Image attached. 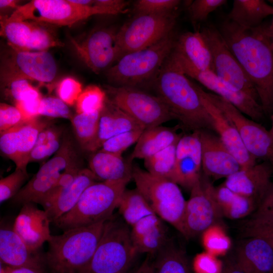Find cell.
Returning <instances> with one entry per match:
<instances>
[{
	"instance_id": "obj_1",
	"label": "cell",
	"mask_w": 273,
	"mask_h": 273,
	"mask_svg": "<svg viewBox=\"0 0 273 273\" xmlns=\"http://www.w3.org/2000/svg\"><path fill=\"white\" fill-rule=\"evenodd\" d=\"M258 95L266 116L273 115V51L268 26H240L226 18L217 28Z\"/></svg>"
},
{
	"instance_id": "obj_2",
	"label": "cell",
	"mask_w": 273,
	"mask_h": 273,
	"mask_svg": "<svg viewBox=\"0 0 273 273\" xmlns=\"http://www.w3.org/2000/svg\"><path fill=\"white\" fill-rule=\"evenodd\" d=\"M154 88L185 130L215 132L195 83L181 71L170 55L153 81Z\"/></svg>"
},
{
	"instance_id": "obj_3",
	"label": "cell",
	"mask_w": 273,
	"mask_h": 273,
	"mask_svg": "<svg viewBox=\"0 0 273 273\" xmlns=\"http://www.w3.org/2000/svg\"><path fill=\"white\" fill-rule=\"evenodd\" d=\"M105 221L52 235L45 254L46 268L50 273H90Z\"/></svg>"
},
{
	"instance_id": "obj_4",
	"label": "cell",
	"mask_w": 273,
	"mask_h": 273,
	"mask_svg": "<svg viewBox=\"0 0 273 273\" xmlns=\"http://www.w3.org/2000/svg\"><path fill=\"white\" fill-rule=\"evenodd\" d=\"M128 182H95L82 193L75 206L54 223L63 231L106 221L118 208Z\"/></svg>"
},
{
	"instance_id": "obj_5",
	"label": "cell",
	"mask_w": 273,
	"mask_h": 273,
	"mask_svg": "<svg viewBox=\"0 0 273 273\" xmlns=\"http://www.w3.org/2000/svg\"><path fill=\"white\" fill-rule=\"evenodd\" d=\"M174 31L152 46L122 56L108 68V80L116 86L134 87L155 78L174 49Z\"/></svg>"
},
{
	"instance_id": "obj_6",
	"label": "cell",
	"mask_w": 273,
	"mask_h": 273,
	"mask_svg": "<svg viewBox=\"0 0 273 273\" xmlns=\"http://www.w3.org/2000/svg\"><path fill=\"white\" fill-rule=\"evenodd\" d=\"M132 178L136 189L157 216L184 236L187 201L178 185L154 176L137 166L132 168Z\"/></svg>"
},
{
	"instance_id": "obj_7",
	"label": "cell",
	"mask_w": 273,
	"mask_h": 273,
	"mask_svg": "<svg viewBox=\"0 0 273 273\" xmlns=\"http://www.w3.org/2000/svg\"><path fill=\"white\" fill-rule=\"evenodd\" d=\"M136 254L127 225L112 216L105 221L90 273H126Z\"/></svg>"
},
{
	"instance_id": "obj_8",
	"label": "cell",
	"mask_w": 273,
	"mask_h": 273,
	"mask_svg": "<svg viewBox=\"0 0 273 273\" xmlns=\"http://www.w3.org/2000/svg\"><path fill=\"white\" fill-rule=\"evenodd\" d=\"M177 14L176 10L136 14L117 32L116 41L121 57L149 47L173 32Z\"/></svg>"
},
{
	"instance_id": "obj_9",
	"label": "cell",
	"mask_w": 273,
	"mask_h": 273,
	"mask_svg": "<svg viewBox=\"0 0 273 273\" xmlns=\"http://www.w3.org/2000/svg\"><path fill=\"white\" fill-rule=\"evenodd\" d=\"M106 89L109 100L145 129L176 119L168 107L157 96L131 86L107 85Z\"/></svg>"
},
{
	"instance_id": "obj_10",
	"label": "cell",
	"mask_w": 273,
	"mask_h": 273,
	"mask_svg": "<svg viewBox=\"0 0 273 273\" xmlns=\"http://www.w3.org/2000/svg\"><path fill=\"white\" fill-rule=\"evenodd\" d=\"M1 84L16 79L50 84L56 78L57 66L48 51H17L10 48L1 57Z\"/></svg>"
},
{
	"instance_id": "obj_11",
	"label": "cell",
	"mask_w": 273,
	"mask_h": 273,
	"mask_svg": "<svg viewBox=\"0 0 273 273\" xmlns=\"http://www.w3.org/2000/svg\"><path fill=\"white\" fill-rule=\"evenodd\" d=\"M98 14L95 7H82L70 0H32L19 6L9 17H1V20L6 22L31 20L71 26L77 22Z\"/></svg>"
},
{
	"instance_id": "obj_12",
	"label": "cell",
	"mask_w": 273,
	"mask_h": 273,
	"mask_svg": "<svg viewBox=\"0 0 273 273\" xmlns=\"http://www.w3.org/2000/svg\"><path fill=\"white\" fill-rule=\"evenodd\" d=\"M208 99L232 121L249 153L273 165V137L261 123L246 116L221 97L206 92Z\"/></svg>"
},
{
	"instance_id": "obj_13",
	"label": "cell",
	"mask_w": 273,
	"mask_h": 273,
	"mask_svg": "<svg viewBox=\"0 0 273 273\" xmlns=\"http://www.w3.org/2000/svg\"><path fill=\"white\" fill-rule=\"evenodd\" d=\"M170 56L181 71L234 106L244 115L260 123L265 116L259 102L244 93L210 71H201L176 53Z\"/></svg>"
},
{
	"instance_id": "obj_14",
	"label": "cell",
	"mask_w": 273,
	"mask_h": 273,
	"mask_svg": "<svg viewBox=\"0 0 273 273\" xmlns=\"http://www.w3.org/2000/svg\"><path fill=\"white\" fill-rule=\"evenodd\" d=\"M214 187L210 178L202 173L190 191L184 219L186 238L202 234L210 226L219 224L223 216L215 197Z\"/></svg>"
},
{
	"instance_id": "obj_15",
	"label": "cell",
	"mask_w": 273,
	"mask_h": 273,
	"mask_svg": "<svg viewBox=\"0 0 273 273\" xmlns=\"http://www.w3.org/2000/svg\"><path fill=\"white\" fill-rule=\"evenodd\" d=\"M200 32L211 54L215 74L236 89L260 102L251 81L230 51L217 27L209 25L203 27Z\"/></svg>"
},
{
	"instance_id": "obj_16",
	"label": "cell",
	"mask_w": 273,
	"mask_h": 273,
	"mask_svg": "<svg viewBox=\"0 0 273 273\" xmlns=\"http://www.w3.org/2000/svg\"><path fill=\"white\" fill-rule=\"evenodd\" d=\"M71 142L65 140L59 150L43 164L30 180L12 198L15 204H39L54 187L62 173L75 162V153Z\"/></svg>"
},
{
	"instance_id": "obj_17",
	"label": "cell",
	"mask_w": 273,
	"mask_h": 273,
	"mask_svg": "<svg viewBox=\"0 0 273 273\" xmlns=\"http://www.w3.org/2000/svg\"><path fill=\"white\" fill-rule=\"evenodd\" d=\"M117 32L112 28H99L81 40L71 38L70 41L85 65L98 74L121 58L116 41Z\"/></svg>"
},
{
	"instance_id": "obj_18",
	"label": "cell",
	"mask_w": 273,
	"mask_h": 273,
	"mask_svg": "<svg viewBox=\"0 0 273 273\" xmlns=\"http://www.w3.org/2000/svg\"><path fill=\"white\" fill-rule=\"evenodd\" d=\"M31 20L6 22L1 20V35L10 48L17 51H48L63 44L56 34L42 25Z\"/></svg>"
},
{
	"instance_id": "obj_19",
	"label": "cell",
	"mask_w": 273,
	"mask_h": 273,
	"mask_svg": "<svg viewBox=\"0 0 273 273\" xmlns=\"http://www.w3.org/2000/svg\"><path fill=\"white\" fill-rule=\"evenodd\" d=\"M201 143L202 171L214 179L227 178L241 169L235 158L213 131H199Z\"/></svg>"
},
{
	"instance_id": "obj_20",
	"label": "cell",
	"mask_w": 273,
	"mask_h": 273,
	"mask_svg": "<svg viewBox=\"0 0 273 273\" xmlns=\"http://www.w3.org/2000/svg\"><path fill=\"white\" fill-rule=\"evenodd\" d=\"M202 103L210 116L215 133L239 162L241 169L255 165L256 159L246 149L239 133L232 121L207 97L206 92L195 83Z\"/></svg>"
},
{
	"instance_id": "obj_21",
	"label": "cell",
	"mask_w": 273,
	"mask_h": 273,
	"mask_svg": "<svg viewBox=\"0 0 273 273\" xmlns=\"http://www.w3.org/2000/svg\"><path fill=\"white\" fill-rule=\"evenodd\" d=\"M272 164L268 161L241 169L226 178L223 184L232 191L254 201L258 207L272 181Z\"/></svg>"
},
{
	"instance_id": "obj_22",
	"label": "cell",
	"mask_w": 273,
	"mask_h": 273,
	"mask_svg": "<svg viewBox=\"0 0 273 273\" xmlns=\"http://www.w3.org/2000/svg\"><path fill=\"white\" fill-rule=\"evenodd\" d=\"M176 184L191 190L202 172V151L199 131L183 134L176 149Z\"/></svg>"
},
{
	"instance_id": "obj_23",
	"label": "cell",
	"mask_w": 273,
	"mask_h": 273,
	"mask_svg": "<svg viewBox=\"0 0 273 273\" xmlns=\"http://www.w3.org/2000/svg\"><path fill=\"white\" fill-rule=\"evenodd\" d=\"M1 264L10 267H29L45 272V254L29 248L12 228L0 230Z\"/></svg>"
},
{
	"instance_id": "obj_24",
	"label": "cell",
	"mask_w": 273,
	"mask_h": 273,
	"mask_svg": "<svg viewBox=\"0 0 273 273\" xmlns=\"http://www.w3.org/2000/svg\"><path fill=\"white\" fill-rule=\"evenodd\" d=\"M117 208L126 224L131 227V239L146 234L162 222L136 189L125 191Z\"/></svg>"
},
{
	"instance_id": "obj_25",
	"label": "cell",
	"mask_w": 273,
	"mask_h": 273,
	"mask_svg": "<svg viewBox=\"0 0 273 273\" xmlns=\"http://www.w3.org/2000/svg\"><path fill=\"white\" fill-rule=\"evenodd\" d=\"M51 222L44 210L38 208L34 203H27L22 205L13 229L29 248L38 251L52 236Z\"/></svg>"
},
{
	"instance_id": "obj_26",
	"label": "cell",
	"mask_w": 273,
	"mask_h": 273,
	"mask_svg": "<svg viewBox=\"0 0 273 273\" xmlns=\"http://www.w3.org/2000/svg\"><path fill=\"white\" fill-rule=\"evenodd\" d=\"M139 129H145L129 115L113 104L107 97L101 111L97 136L89 151L98 150L105 142L115 135Z\"/></svg>"
},
{
	"instance_id": "obj_27",
	"label": "cell",
	"mask_w": 273,
	"mask_h": 273,
	"mask_svg": "<svg viewBox=\"0 0 273 273\" xmlns=\"http://www.w3.org/2000/svg\"><path fill=\"white\" fill-rule=\"evenodd\" d=\"M246 238L237 250V263L246 273H273V247L259 237Z\"/></svg>"
},
{
	"instance_id": "obj_28",
	"label": "cell",
	"mask_w": 273,
	"mask_h": 273,
	"mask_svg": "<svg viewBox=\"0 0 273 273\" xmlns=\"http://www.w3.org/2000/svg\"><path fill=\"white\" fill-rule=\"evenodd\" d=\"M98 178L89 169H82L74 181L60 191L44 208L51 222L54 223L70 211L77 204L85 189Z\"/></svg>"
},
{
	"instance_id": "obj_29",
	"label": "cell",
	"mask_w": 273,
	"mask_h": 273,
	"mask_svg": "<svg viewBox=\"0 0 273 273\" xmlns=\"http://www.w3.org/2000/svg\"><path fill=\"white\" fill-rule=\"evenodd\" d=\"M173 50L197 69L215 73L211 54L200 31H188L179 35Z\"/></svg>"
},
{
	"instance_id": "obj_30",
	"label": "cell",
	"mask_w": 273,
	"mask_h": 273,
	"mask_svg": "<svg viewBox=\"0 0 273 273\" xmlns=\"http://www.w3.org/2000/svg\"><path fill=\"white\" fill-rule=\"evenodd\" d=\"M129 160L121 155L99 150L89 160V169L103 181H126L132 178V167Z\"/></svg>"
},
{
	"instance_id": "obj_31",
	"label": "cell",
	"mask_w": 273,
	"mask_h": 273,
	"mask_svg": "<svg viewBox=\"0 0 273 273\" xmlns=\"http://www.w3.org/2000/svg\"><path fill=\"white\" fill-rule=\"evenodd\" d=\"M183 134L177 133L173 127L160 125L146 129L137 141L129 160L149 158L177 142Z\"/></svg>"
},
{
	"instance_id": "obj_32",
	"label": "cell",
	"mask_w": 273,
	"mask_h": 273,
	"mask_svg": "<svg viewBox=\"0 0 273 273\" xmlns=\"http://www.w3.org/2000/svg\"><path fill=\"white\" fill-rule=\"evenodd\" d=\"M273 15V7L262 0H234L226 18L241 27H257L263 20Z\"/></svg>"
},
{
	"instance_id": "obj_33",
	"label": "cell",
	"mask_w": 273,
	"mask_h": 273,
	"mask_svg": "<svg viewBox=\"0 0 273 273\" xmlns=\"http://www.w3.org/2000/svg\"><path fill=\"white\" fill-rule=\"evenodd\" d=\"M214 194L223 217L231 219L252 215L258 207L254 201L232 191L223 183L214 187Z\"/></svg>"
},
{
	"instance_id": "obj_34",
	"label": "cell",
	"mask_w": 273,
	"mask_h": 273,
	"mask_svg": "<svg viewBox=\"0 0 273 273\" xmlns=\"http://www.w3.org/2000/svg\"><path fill=\"white\" fill-rule=\"evenodd\" d=\"M49 126L47 121L40 120L38 117L18 126L15 138L17 150L16 168L27 171L28 157L35 146L38 135Z\"/></svg>"
},
{
	"instance_id": "obj_35",
	"label": "cell",
	"mask_w": 273,
	"mask_h": 273,
	"mask_svg": "<svg viewBox=\"0 0 273 273\" xmlns=\"http://www.w3.org/2000/svg\"><path fill=\"white\" fill-rule=\"evenodd\" d=\"M177 142L144 159L147 171L154 176L176 184L175 164Z\"/></svg>"
},
{
	"instance_id": "obj_36",
	"label": "cell",
	"mask_w": 273,
	"mask_h": 273,
	"mask_svg": "<svg viewBox=\"0 0 273 273\" xmlns=\"http://www.w3.org/2000/svg\"><path fill=\"white\" fill-rule=\"evenodd\" d=\"M153 264L154 273H192L185 253L172 244H166Z\"/></svg>"
},
{
	"instance_id": "obj_37",
	"label": "cell",
	"mask_w": 273,
	"mask_h": 273,
	"mask_svg": "<svg viewBox=\"0 0 273 273\" xmlns=\"http://www.w3.org/2000/svg\"><path fill=\"white\" fill-rule=\"evenodd\" d=\"M101 111L76 113L70 121L82 149L89 151L98 132Z\"/></svg>"
},
{
	"instance_id": "obj_38",
	"label": "cell",
	"mask_w": 273,
	"mask_h": 273,
	"mask_svg": "<svg viewBox=\"0 0 273 273\" xmlns=\"http://www.w3.org/2000/svg\"><path fill=\"white\" fill-rule=\"evenodd\" d=\"M132 240L137 253L153 254L159 252L166 245V231L161 222L148 232Z\"/></svg>"
},
{
	"instance_id": "obj_39",
	"label": "cell",
	"mask_w": 273,
	"mask_h": 273,
	"mask_svg": "<svg viewBox=\"0 0 273 273\" xmlns=\"http://www.w3.org/2000/svg\"><path fill=\"white\" fill-rule=\"evenodd\" d=\"M202 242L205 251L216 256L223 255L230 250L231 241L220 225H213L202 234Z\"/></svg>"
},
{
	"instance_id": "obj_40",
	"label": "cell",
	"mask_w": 273,
	"mask_h": 273,
	"mask_svg": "<svg viewBox=\"0 0 273 273\" xmlns=\"http://www.w3.org/2000/svg\"><path fill=\"white\" fill-rule=\"evenodd\" d=\"M107 97L106 93L96 85L83 89L76 102L77 113H89L101 110Z\"/></svg>"
},
{
	"instance_id": "obj_41",
	"label": "cell",
	"mask_w": 273,
	"mask_h": 273,
	"mask_svg": "<svg viewBox=\"0 0 273 273\" xmlns=\"http://www.w3.org/2000/svg\"><path fill=\"white\" fill-rule=\"evenodd\" d=\"M6 96L15 103L18 101L41 98L38 89L26 79H16L2 84Z\"/></svg>"
},
{
	"instance_id": "obj_42",
	"label": "cell",
	"mask_w": 273,
	"mask_h": 273,
	"mask_svg": "<svg viewBox=\"0 0 273 273\" xmlns=\"http://www.w3.org/2000/svg\"><path fill=\"white\" fill-rule=\"evenodd\" d=\"M145 130L144 129L132 130L115 135L105 142L99 150L121 155L123 151L137 142Z\"/></svg>"
},
{
	"instance_id": "obj_43",
	"label": "cell",
	"mask_w": 273,
	"mask_h": 273,
	"mask_svg": "<svg viewBox=\"0 0 273 273\" xmlns=\"http://www.w3.org/2000/svg\"><path fill=\"white\" fill-rule=\"evenodd\" d=\"M27 171L16 168L14 171L0 180V202L13 198L28 178Z\"/></svg>"
},
{
	"instance_id": "obj_44",
	"label": "cell",
	"mask_w": 273,
	"mask_h": 273,
	"mask_svg": "<svg viewBox=\"0 0 273 273\" xmlns=\"http://www.w3.org/2000/svg\"><path fill=\"white\" fill-rule=\"evenodd\" d=\"M225 0H195L190 1L188 11L191 22L195 24L206 20L209 14L226 4Z\"/></svg>"
},
{
	"instance_id": "obj_45",
	"label": "cell",
	"mask_w": 273,
	"mask_h": 273,
	"mask_svg": "<svg viewBox=\"0 0 273 273\" xmlns=\"http://www.w3.org/2000/svg\"><path fill=\"white\" fill-rule=\"evenodd\" d=\"M38 114L39 116L65 118L70 120L73 116L67 104L59 98L53 96L41 98Z\"/></svg>"
},
{
	"instance_id": "obj_46",
	"label": "cell",
	"mask_w": 273,
	"mask_h": 273,
	"mask_svg": "<svg viewBox=\"0 0 273 273\" xmlns=\"http://www.w3.org/2000/svg\"><path fill=\"white\" fill-rule=\"evenodd\" d=\"M179 0H138L134 4L136 14H158L176 10Z\"/></svg>"
},
{
	"instance_id": "obj_47",
	"label": "cell",
	"mask_w": 273,
	"mask_h": 273,
	"mask_svg": "<svg viewBox=\"0 0 273 273\" xmlns=\"http://www.w3.org/2000/svg\"><path fill=\"white\" fill-rule=\"evenodd\" d=\"M195 273H222L223 266L217 256L206 251L197 254L193 261Z\"/></svg>"
},
{
	"instance_id": "obj_48",
	"label": "cell",
	"mask_w": 273,
	"mask_h": 273,
	"mask_svg": "<svg viewBox=\"0 0 273 273\" xmlns=\"http://www.w3.org/2000/svg\"><path fill=\"white\" fill-rule=\"evenodd\" d=\"M82 91L81 83L71 77L62 79L57 87L59 98L68 105H73L76 103Z\"/></svg>"
},
{
	"instance_id": "obj_49",
	"label": "cell",
	"mask_w": 273,
	"mask_h": 273,
	"mask_svg": "<svg viewBox=\"0 0 273 273\" xmlns=\"http://www.w3.org/2000/svg\"><path fill=\"white\" fill-rule=\"evenodd\" d=\"M28 121L15 106L0 104V133Z\"/></svg>"
},
{
	"instance_id": "obj_50",
	"label": "cell",
	"mask_w": 273,
	"mask_h": 273,
	"mask_svg": "<svg viewBox=\"0 0 273 273\" xmlns=\"http://www.w3.org/2000/svg\"><path fill=\"white\" fill-rule=\"evenodd\" d=\"M245 238L256 237L262 238L273 247V221L259 222L249 219L243 229Z\"/></svg>"
},
{
	"instance_id": "obj_51",
	"label": "cell",
	"mask_w": 273,
	"mask_h": 273,
	"mask_svg": "<svg viewBox=\"0 0 273 273\" xmlns=\"http://www.w3.org/2000/svg\"><path fill=\"white\" fill-rule=\"evenodd\" d=\"M250 220L259 222L273 221V181Z\"/></svg>"
},
{
	"instance_id": "obj_52",
	"label": "cell",
	"mask_w": 273,
	"mask_h": 273,
	"mask_svg": "<svg viewBox=\"0 0 273 273\" xmlns=\"http://www.w3.org/2000/svg\"><path fill=\"white\" fill-rule=\"evenodd\" d=\"M61 146L59 139L46 144L34 147L28 156V163L31 162H38L47 159L56 153Z\"/></svg>"
},
{
	"instance_id": "obj_53",
	"label": "cell",
	"mask_w": 273,
	"mask_h": 273,
	"mask_svg": "<svg viewBox=\"0 0 273 273\" xmlns=\"http://www.w3.org/2000/svg\"><path fill=\"white\" fill-rule=\"evenodd\" d=\"M42 97L18 101L14 103L16 106L22 113L27 121L38 117V109Z\"/></svg>"
},
{
	"instance_id": "obj_54",
	"label": "cell",
	"mask_w": 273,
	"mask_h": 273,
	"mask_svg": "<svg viewBox=\"0 0 273 273\" xmlns=\"http://www.w3.org/2000/svg\"><path fill=\"white\" fill-rule=\"evenodd\" d=\"M94 4L104 8L109 15H116L123 12L128 3L123 0H94Z\"/></svg>"
},
{
	"instance_id": "obj_55",
	"label": "cell",
	"mask_w": 273,
	"mask_h": 273,
	"mask_svg": "<svg viewBox=\"0 0 273 273\" xmlns=\"http://www.w3.org/2000/svg\"><path fill=\"white\" fill-rule=\"evenodd\" d=\"M61 131L57 128L48 126L39 133L35 146L46 144L59 139Z\"/></svg>"
},
{
	"instance_id": "obj_56",
	"label": "cell",
	"mask_w": 273,
	"mask_h": 273,
	"mask_svg": "<svg viewBox=\"0 0 273 273\" xmlns=\"http://www.w3.org/2000/svg\"><path fill=\"white\" fill-rule=\"evenodd\" d=\"M0 273H45L42 271L29 267H10L1 264Z\"/></svg>"
},
{
	"instance_id": "obj_57",
	"label": "cell",
	"mask_w": 273,
	"mask_h": 273,
	"mask_svg": "<svg viewBox=\"0 0 273 273\" xmlns=\"http://www.w3.org/2000/svg\"><path fill=\"white\" fill-rule=\"evenodd\" d=\"M134 273H154L153 262L147 257Z\"/></svg>"
},
{
	"instance_id": "obj_58",
	"label": "cell",
	"mask_w": 273,
	"mask_h": 273,
	"mask_svg": "<svg viewBox=\"0 0 273 273\" xmlns=\"http://www.w3.org/2000/svg\"><path fill=\"white\" fill-rule=\"evenodd\" d=\"M222 273H246V272L235 261L234 263L223 267Z\"/></svg>"
},
{
	"instance_id": "obj_59",
	"label": "cell",
	"mask_w": 273,
	"mask_h": 273,
	"mask_svg": "<svg viewBox=\"0 0 273 273\" xmlns=\"http://www.w3.org/2000/svg\"><path fill=\"white\" fill-rule=\"evenodd\" d=\"M19 3V1L16 0H1V10L14 8L16 9L19 6L18 5Z\"/></svg>"
},
{
	"instance_id": "obj_60",
	"label": "cell",
	"mask_w": 273,
	"mask_h": 273,
	"mask_svg": "<svg viewBox=\"0 0 273 273\" xmlns=\"http://www.w3.org/2000/svg\"><path fill=\"white\" fill-rule=\"evenodd\" d=\"M272 20L271 21L270 24L269 26H268L267 34H268L269 40L270 41V43L271 45V47L273 51V15H272Z\"/></svg>"
},
{
	"instance_id": "obj_61",
	"label": "cell",
	"mask_w": 273,
	"mask_h": 273,
	"mask_svg": "<svg viewBox=\"0 0 273 273\" xmlns=\"http://www.w3.org/2000/svg\"><path fill=\"white\" fill-rule=\"evenodd\" d=\"M270 118L271 121V125L270 128L269 130L273 137V115L271 116Z\"/></svg>"
},
{
	"instance_id": "obj_62",
	"label": "cell",
	"mask_w": 273,
	"mask_h": 273,
	"mask_svg": "<svg viewBox=\"0 0 273 273\" xmlns=\"http://www.w3.org/2000/svg\"><path fill=\"white\" fill-rule=\"evenodd\" d=\"M272 169H273V165H272Z\"/></svg>"
}]
</instances>
